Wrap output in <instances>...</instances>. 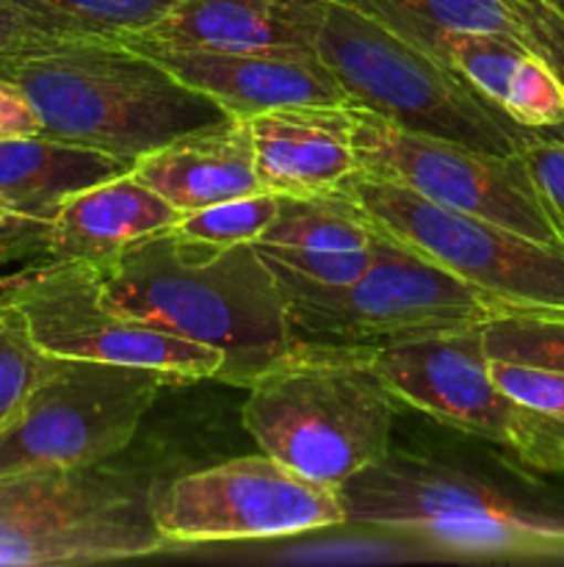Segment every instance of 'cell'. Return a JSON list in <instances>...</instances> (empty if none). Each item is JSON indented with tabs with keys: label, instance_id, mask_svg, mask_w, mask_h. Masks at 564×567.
Returning <instances> with one entry per match:
<instances>
[{
	"label": "cell",
	"instance_id": "obj_27",
	"mask_svg": "<svg viewBox=\"0 0 564 567\" xmlns=\"http://www.w3.org/2000/svg\"><path fill=\"white\" fill-rule=\"evenodd\" d=\"M50 365L53 358L31 341L9 310L0 308V430L20 413Z\"/></svg>",
	"mask_w": 564,
	"mask_h": 567
},
{
	"label": "cell",
	"instance_id": "obj_24",
	"mask_svg": "<svg viewBox=\"0 0 564 567\" xmlns=\"http://www.w3.org/2000/svg\"><path fill=\"white\" fill-rule=\"evenodd\" d=\"M490 360L564 371V313L506 310L479 327Z\"/></svg>",
	"mask_w": 564,
	"mask_h": 567
},
{
	"label": "cell",
	"instance_id": "obj_8",
	"mask_svg": "<svg viewBox=\"0 0 564 567\" xmlns=\"http://www.w3.org/2000/svg\"><path fill=\"white\" fill-rule=\"evenodd\" d=\"M376 230L398 238L506 310L564 313V249L354 172L335 188Z\"/></svg>",
	"mask_w": 564,
	"mask_h": 567
},
{
	"label": "cell",
	"instance_id": "obj_17",
	"mask_svg": "<svg viewBox=\"0 0 564 567\" xmlns=\"http://www.w3.org/2000/svg\"><path fill=\"white\" fill-rule=\"evenodd\" d=\"M420 50L464 78L518 125L529 131L564 127V78L523 44L492 33L440 31Z\"/></svg>",
	"mask_w": 564,
	"mask_h": 567
},
{
	"label": "cell",
	"instance_id": "obj_11",
	"mask_svg": "<svg viewBox=\"0 0 564 567\" xmlns=\"http://www.w3.org/2000/svg\"><path fill=\"white\" fill-rule=\"evenodd\" d=\"M0 308L9 310L50 358L142 365L186 382L216 380L224 369L219 349L111 308L103 269L88 260L25 264L14 275L0 277Z\"/></svg>",
	"mask_w": 564,
	"mask_h": 567
},
{
	"label": "cell",
	"instance_id": "obj_22",
	"mask_svg": "<svg viewBox=\"0 0 564 567\" xmlns=\"http://www.w3.org/2000/svg\"><path fill=\"white\" fill-rule=\"evenodd\" d=\"M55 42L125 39L158 25L177 0H3Z\"/></svg>",
	"mask_w": 564,
	"mask_h": 567
},
{
	"label": "cell",
	"instance_id": "obj_30",
	"mask_svg": "<svg viewBox=\"0 0 564 567\" xmlns=\"http://www.w3.org/2000/svg\"><path fill=\"white\" fill-rule=\"evenodd\" d=\"M50 44L59 42L44 37V33L39 31V28H33L20 11H14L9 3L0 0V70H3L6 64H11L14 59L36 53V50L50 48Z\"/></svg>",
	"mask_w": 564,
	"mask_h": 567
},
{
	"label": "cell",
	"instance_id": "obj_16",
	"mask_svg": "<svg viewBox=\"0 0 564 567\" xmlns=\"http://www.w3.org/2000/svg\"><path fill=\"white\" fill-rule=\"evenodd\" d=\"M254 169L271 194H330L357 172L352 105H288L249 116Z\"/></svg>",
	"mask_w": 564,
	"mask_h": 567
},
{
	"label": "cell",
	"instance_id": "obj_29",
	"mask_svg": "<svg viewBox=\"0 0 564 567\" xmlns=\"http://www.w3.org/2000/svg\"><path fill=\"white\" fill-rule=\"evenodd\" d=\"M525 172L536 194L564 233V127L562 131H534L520 147Z\"/></svg>",
	"mask_w": 564,
	"mask_h": 567
},
{
	"label": "cell",
	"instance_id": "obj_18",
	"mask_svg": "<svg viewBox=\"0 0 564 567\" xmlns=\"http://www.w3.org/2000/svg\"><path fill=\"white\" fill-rule=\"evenodd\" d=\"M330 0H177L144 33L177 48L315 50Z\"/></svg>",
	"mask_w": 564,
	"mask_h": 567
},
{
	"label": "cell",
	"instance_id": "obj_26",
	"mask_svg": "<svg viewBox=\"0 0 564 567\" xmlns=\"http://www.w3.org/2000/svg\"><path fill=\"white\" fill-rule=\"evenodd\" d=\"M376 244V241H374ZM352 249V252H330V249H307V247H282V244L254 241V249L269 266L271 275L280 286L304 282V286L341 288L352 286L354 280L365 275L374 264L376 247Z\"/></svg>",
	"mask_w": 564,
	"mask_h": 567
},
{
	"label": "cell",
	"instance_id": "obj_28",
	"mask_svg": "<svg viewBox=\"0 0 564 567\" xmlns=\"http://www.w3.org/2000/svg\"><path fill=\"white\" fill-rule=\"evenodd\" d=\"M490 377L509 399L523 408L564 419V371L490 360Z\"/></svg>",
	"mask_w": 564,
	"mask_h": 567
},
{
	"label": "cell",
	"instance_id": "obj_23",
	"mask_svg": "<svg viewBox=\"0 0 564 567\" xmlns=\"http://www.w3.org/2000/svg\"><path fill=\"white\" fill-rule=\"evenodd\" d=\"M260 241L352 252V249H365L376 241V227L346 197L335 192L310 194V197L280 194L276 219L271 221Z\"/></svg>",
	"mask_w": 564,
	"mask_h": 567
},
{
	"label": "cell",
	"instance_id": "obj_19",
	"mask_svg": "<svg viewBox=\"0 0 564 567\" xmlns=\"http://www.w3.org/2000/svg\"><path fill=\"white\" fill-rule=\"evenodd\" d=\"M415 48L431 33H492L545 59L564 78V17L547 0H341Z\"/></svg>",
	"mask_w": 564,
	"mask_h": 567
},
{
	"label": "cell",
	"instance_id": "obj_3",
	"mask_svg": "<svg viewBox=\"0 0 564 567\" xmlns=\"http://www.w3.org/2000/svg\"><path fill=\"white\" fill-rule=\"evenodd\" d=\"M337 491L354 529L412 535L481 557L564 563V507L470 460L390 446Z\"/></svg>",
	"mask_w": 564,
	"mask_h": 567
},
{
	"label": "cell",
	"instance_id": "obj_31",
	"mask_svg": "<svg viewBox=\"0 0 564 567\" xmlns=\"http://www.w3.org/2000/svg\"><path fill=\"white\" fill-rule=\"evenodd\" d=\"M42 133V122L31 100L9 78L0 75V138H20Z\"/></svg>",
	"mask_w": 564,
	"mask_h": 567
},
{
	"label": "cell",
	"instance_id": "obj_4",
	"mask_svg": "<svg viewBox=\"0 0 564 567\" xmlns=\"http://www.w3.org/2000/svg\"><path fill=\"white\" fill-rule=\"evenodd\" d=\"M122 454L0 476V565H94L171 548L153 507L177 471L169 457Z\"/></svg>",
	"mask_w": 564,
	"mask_h": 567
},
{
	"label": "cell",
	"instance_id": "obj_5",
	"mask_svg": "<svg viewBox=\"0 0 564 567\" xmlns=\"http://www.w3.org/2000/svg\"><path fill=\"white\" fill-rule=\"evenodd\" d=\"M398 399L359 358L310 352L247 388L241 424L260 452L341 487L393 446Z\"/></svg>",
	"mask_w": 564,
	"mask_h": 567
},
{
	"label": "cell",
	"instance_id": "obj_14",
	"mask_svg": "<svg viewBox=\"0 0 564 567\" xmlns=\"http://www.w3.org/2000/svg\"><path fill=\"white\" fill-rule=\"evenodd\" d=\"M180 210L144 186L130 169L66 197L48 219H17L0 233L3 264H108L147 236L175 227Z\"/></svg>",
	"mask_w": 564,
	"mask_h": 567
},
{
	"label": "cell",
	"instance_id": "obj_10",
	"mask_svg": "<svg viewBox=\"0 0 564 567\" xmlns=\"http://www.w3.org/2000/svg\"><path fill=\"white\" fill-rule=\"evenodd\" d=\"M175 385L186 380L142 365L53 358L0 430V476L92 465L127 452L160 393Z\"/></svg>",
	"mask_w": 564,
	"mask_h": 567
},
{
	"label": "cell",
	"instance_id": "obj_21",
	"mask_svg": "<svg viewBox=\"0 0 564 567\" xmlns=\"http://www.w3.org/2000/svg\"><path fill=\"white\" fill-rule=\"evenodd\" d=\"M114 155L42 136L0 138V194L28 221L48 219L75 192L122 175Z\"/></svg>",
	"mask_w": 564,
	"mask_h": 567
},
{
	"label": "cell",
	"instance_id": "obj_20",
	"mask_svg": "<svg viewBox=\"0 0 564 567\" xmlns=\"http://www.w3.org/2000/svg\"><path fill=\"white\" fill-rule=\"evenodd\" d=\"M130 172L180 214L265 192L247 120L175 138L138 158Z\"/></svg>",
	"mask_w": 564,
	"mask_h": 567
},
{
	"label": "cell",
	"instance_id": "obj_1",
	"mask_svg": "<svg viewBox=\"0 0 564 567\" xmlns=\"http://www.w3.org/2000/svg\"><path fill=\"white\" fill-rule=\"evenodd\" d=\"M100 269L111 308L219 349L224 369L216 382L247 391L269 371L307 358L291 336L285 293L254 244L210 247L166 230Z\"/></svg>",
	"mask_w": 564,
	"mask_h": 567
},
{
	"label": "cell",
	"instance_id": "obj_9",
	"mask_svg": "<svg viewBox=\"0 0 564 567\" xmlns=\"http://www.w3.org/2000/svg\"><path fill=\"white\" fill-rule=\"evenodd\" d=\"M407 408L506 449L540 474H564V419L509 399L490 377L479 327L346 352Z\"/></svg>",
	"mask_w": 564,
	"mask_h": 567
},
{
	"label": "cell",
	"instance_id": "obj_7",
	"mask_svg": "<svg viewBox=\"0 0 564 567\" xmlns=\"http://www.w3.org/2000/svg\"><path fill=\"white\" fill-rule=\"evenodd\" d=\"M374 264L341 288L280 286L302 352H365L385 343L481 327L506 308L398 238L376 230Z\"/></svg>",
	"mask_w": 564,
	"mask_h": 567
},
{
	"label": "cell",
	"instance_id": "obj_2",
	"mask_svg": "<svg viewBox=\"0 0 564 567\" xmlns=\"http://www.w3.org/2000/svg\"><path fill=\"white\" fill-rule=\"evenodd\" d=\"M31 100L42 136L114 155L127 166L153 150L232 116L166 66L119 39H81L0 70Z\"/></svg>",
	"mask_w": 564,
	"mask_h": 567
},
{
	"label": "cell",
	"instance_id": "obj_33",
	"mask_svg": "<svg viewBox=\"0 0 564 567\" xmlns=\"http://www.w3.org/2000/svg\"><path fill=\"white\" fill-rule=\"evenodd\" d=\"M547 3H551V6H553V9H556V11H558V14H562V17H564V0H547Z\"/></svg>",
	"mask_w": 564,
	"mask_h": 567
},
{
	"label": "cell",
	"instance_id": "obj_13",
	"mask_svg": "<svg viewBox=\"0 0 564 567\" xmlns=\"http://www.w3.org/2000/svg\"><path fill=\"white\" fill-rule=\"evenodd\" d=\"M354 155L359 175L396 183L437 205L564 249V233L536 194L520 155L481 153L420 136L365 109H354Z\"/></svg>",
	"mask_w": 564,
	"mask_h": 567
},
{
	"label": "cell",
	"instance_id": "obj_25",
	"mask_svg": "<svg viewBox=\"0 0 564 567\" xmlns=\"http://www.w3.org/2000/svg\"><path fill=\"white\" fill-rule=\"evenodd\" d=\"M280 210V194H252V197L227 199L208 208L180 214L171 233L182 241L210 244V247H236L263 238Z\"/></svg>",
	"mask_w": 564,
	"mask_h": 567
},
{
	"label": "cell",
	"instance_id": "obj_6",
	"mask_svg": "<svg viewBox=\"0 0 564 567\" xmlns=\"http://www.w3.org/2000/svg\"><path fill=\"white\" fill-rule=\"evenodd\" d=\"M348 105L420 136L495 155H520L534 131L509 120L464 78L374 17L330 0L315 42Z\"/></svg>",
	"mask_w": 564,
	"mask_h": 567
},
{
	"label": "cell",
	"instance_id": "obj_32",
	"mask_svg": "<svg viewBox=\"0 0 564 567\" xmlns=\"http://www.w3.org/2000/svg\"><path fill=\"white\" fill-rule=\"evenodd\" d=\"M17 219H22V216L17 214V210H14V205H11L9 199H6L3 194H0V233H3V230H9V227L14 225Z\"/></svg>",
	"mask_w": 564,
	"mask_h": 567
},
{
	"label": "cell",
	"instance_id": "obj_12",
	"mask_svg": "<svg viewBox=\"0 0 564 567\" xmlns=\"http://www.w3.org/2000/svg\"><path fill=\"white\" fill-rule=\"evenodd\" d=\"M153 515L169 546L269 540L346 526L337 487L307 480L269 454L171 476Z\"/></svg>",
	"mask_w": 564,
	"mask_h": 567
},
{
	"label": "cell",
	"instance_id": "obj_15",
	"mask_svg": "<svg viewBox=\"0 0 564 567\" xmlns=\"http://www.w3.org/2000/svg\"><path fill=\"white\" fill-rule=\"evenodd\" d=\"M138 53L219 103L232 120L288 105H348L346 92L315 50H208L125 37Z\"/></svg>",
	"mask_w": 564,
	"mask_h": 567
}]
</instances>
